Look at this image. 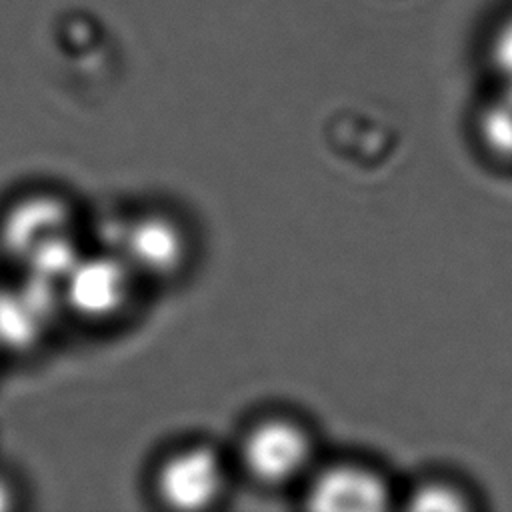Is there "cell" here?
Listing matches in <instances>:
<instances>
[{"instance_id":"1","label":"cell","mask_w":512,"mask_h":512,"mask_svg":"<svg viewBox=\"0 0 512 512\" xmlns=\"http://www.w3.org/2000/svg\"><path fill=\"white\" fill-rule=\"evenodd\" d=\"M0 246L6 258L20 262L30 276L64 280L78 260L70 206L50 194L14 202L0 222Z\"/></svg>"},{"instance_id":"2","label":"cell","mask_w":512,"mask_h":512,"mask_svg":"<svg viewBox=\"0 0 512 512\" xmlns=\"http://www.w3.org/2000/svg\"><path fill=\"white\" fill-rule=\"evenodd\" d=\"M314 444L308 430L284 416L256 422L242 438L240 458L260 484L280 486L302 476L312 462Z\"/></svg>"},{"instance_id":"3","label":"cell","mask_w":512,"mask_h":512,"mask_svg":"<svg viewBox=\"0 0 512 512\" xmlns=\"http://www.w3.org/2000/svg\"><path fill=\"white\" fill-rule=\"evenodd\" d=\"M228 474L218 450L210 444H190L168 454L156 468L154 490L172 510L212 508L226 492Z\"/></svg>"},{"instance_id":"4","label":"cell","mask_w":512,"mask_h":512,"mask_svg":"<svg viewBox=\"0 0 512 512\" xmlns=\"http://www.w3.org/2000/svg\"><path fill=\"white\" fill-rule=\"evenodd\" d=\"M132 274L122 254L78 258L64 276V302L84 320H110L130 300Z\"/></svg>"},{"instance_id":"5","label":"cell","mask_w":512,"mask_h":512,"mask_svg":"<svg viewBox=\"0 0 512 512\" xmlns=\"http://www.w3.org/2000/svg\"><path fill=\"white\" fill-rule=\"evenodd\" d=\"M188 256V232L166 212L140 214L124 230L122 258L134 272L166 280L182 272Z\"/></svg>"},{"instance_id":"6","label":"cell","mask_w":512,"mask_h":512,"mask_svg":"<svg viewBox=\"0 0 512 512\" xmlns=\"http://www.w3.org/2000/svg\"><path fill=\"white\" fill-rule=\"evenodd\" d=\"M390 502L386 478L362 462H334L308 482L306 506L322 512H378Z\"/></svg>"},{"instance_id":"7","label":"cell","mask_w":512,"mask_h":512,"mask_svg":"<svg viewBox=\"0 0 512 512\" xmlns=\"http://www.w3.org/2000/svg\"><path fill=\"white\" fill-rule=\"evenodd\" d=\"M52 308L48 280L30 276L22 286L0 288V346L32 348L44 336Z\"/></svg>"},{"instance_id":"8","label":"cell","mask_w":512,"mask_h":512,"mask_svg":"<svg viewBox=\"0 0 512 512\" xmlns=\"http://www.w3.org/2000/svg\"><path fill=\"white\" fill-rule=\"evenodd\" d=\"M408 508L414 510H464L468 498L464 492L446 482H424L418 484L408 496Z\"/></svg>"},{"instance_id":"9","label":"cell","mask_w":512,"mask_h":512,"mask_svg":"<svg viewBox=\"0 0 512 512\" xmlns=\"http://www.w3.org/2000/svg\"><path fill=\"white\" fill-rule=\"evenodd\" d=\"M14 506V490L12 486L0 476V512Z\"/></svg>"}]
</instances>
